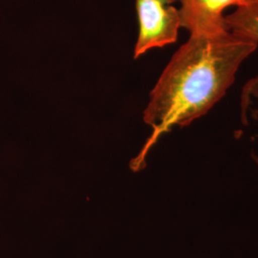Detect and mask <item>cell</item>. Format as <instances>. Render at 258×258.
I'll return each mask as SVG.
<instances>
[{
	"mask_svg": "<svg viewBox=\"0 0 258 258\" xmlns=\"http://www.w3.org/2000/svg\"><path fill=\"white\" fill-rule=\"evenodd\" d=\"M139 34L134 57L174 43L181 28L179 9L159 0H136Z\"/></svg>",
	"mask_w": 258,
	"mask_h": 258,
	"instance_id": "obj_2",
	"label": "cell"
},
{
	"mask_svg": "<svg viewBox=\"0 0 258 258\" xmlns=\"http://www.w3.org/2000/svg\"><path fill=\"white\" fill-rule=\"evenodd\" d=\"M225 22L232 33L258 43V0H250L246 5L236 7L225 17Z\"/></svg>",
	"mask_w": 258,
	"mask_h": 258,
	"instance_id": "obj_4",
	"label": "cell"
},
{
	"mask_svg": "<svg viewBox=\"0 0 258 258\" xmlns=\"http://www.w3.org/2000/svg\"><path fill=\"white\" fill-rule=\"evenodd\" d=\"M159 1H161V2H163V3H165V4H172V3H174L177 0H159Z\"/></svg>",
	"mask_w": 258,
	"mask_h": 258,
	"instance_id": "obj_5",
	"label": "cell"
},
{
	"mask_svg": "<svg viewBox=\"0 0 258 258\" xmlns=\"http://www.w3.org/2000/svg\"><path fill=\"white\" fill-rule=\"evenodd\" d=\"M257 45L230 30L190 35L150 92L144 120L152 132L131 161V168H144L149 151L161 136L176 126L190 124L211 110L226 95L240 66Z\"/></svg>",
	"mask_w": 258,
	"mask_h": 258,
	"instance_id": "obj_1",
	"label": "cell"
},
{
	"mask_svg": "<svg viewBox=\"0 0 258 258\" xmlns=\"http://www.w3.org/2000/svg\"><path fill=\"white\" fill-rule=\"evenodd\" d=\"M181 4L179 9L181 27L190 35L214 34L226 26L224 11L230 6H243L250 0H177Z\"/></svg>",
	"mask_w": 258,
	"mask_h": 258,
	"instance_id": "obj_3",
	"label": "cell"
}]
</instances>
